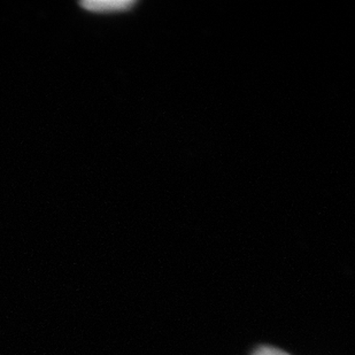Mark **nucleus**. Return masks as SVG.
Returning a JSON list of instances; mask_svg holds the SVG:
<instances>
[{"mask_svg": "<svg viewBox=\"0 0 355 355\" xmlns=\"http://www.w3.org/2000/svg\"><path fill=\"white\" fill-rule=\"evenodd\" d=\"M253 355H290L288 353L282 351V349L270 347V346H263L257 349Z\"/></svg>", "mask_w": 355, "mask_h": 355, "instance_id": "obj_2", "label": "nucleus"}, {"mask_svg": "<svg viewBox=\"0 0 355 355\" xmlns=\"http://www.w3.org/2000/svg\"><path fill=\"white\" fill-rule=\"evenodd\" d=\"M84 10L94 12V13H116L125 12L136 5V1L131 0H108V1H84L80 3Z\"/></svg>", "mask_w": 355, "mask_h": 355, "instance_id": "obj_1", "label": "nucleus"}]
</instances>
